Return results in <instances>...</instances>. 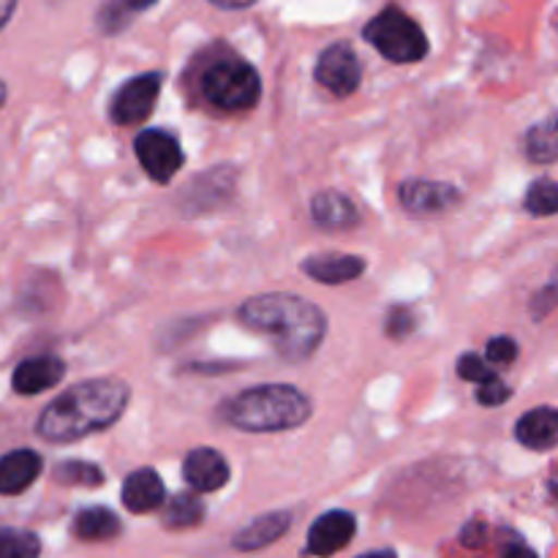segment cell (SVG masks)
Returning <instances> with one entry per match:
<instances>
[{"label":"cell","mask_w":558,"mask_h":558,"mask_svg":"<svg viewBox=\"0 0 558 558\" xmlns=\"http://www.w3.org/2000/svg\"><path fill=\"white\" fill-rule=\"evenodd\" d=\"M131 387L120 379H87L54 398L41 412L36 434L49 445H71L112 428L125 414Z\"/></svg>","instance_id":"cell-1"},{"label":"cell","mask_w":558,"mask_h":558,"mask_svg":"<svg viewBox=\"0 0 558 558\" xmlns=\"http://www.w3.org/2000/svg\"><path fill=\"white\" fill-rule=\"evenodd\" d=\"M238 319L248 330L267 336L283 360L303 363L314 357L327 336V316L319 305L300 294L270 292L245 300Z\"/></svg>","instance_id":"cell-2"},{"label":"cell","mask_w":558,"mask_h":558,"mask_svg":"<svg viewBox=\"0 0 558 558\" xmlns=\"http://www.w3.org/2000/svg\"><path fill=\"white\" fill-rule=\"evenodd\" d=\"M314 403L294 385H256L238 392L223 407L229 425L245 434H281L305 425Z\"/></svg>","instance_id":"cell-3"},{"label":"cell","mask_w":558,"mask_h":558,"mask_svg":"<svg viewBox=\"0 0 558 558\" xmlns=\"http://www.w3.org/2000/svg\"><path fill=\"white\" fill-rule=\"evenodd\" d=\"M202 96L223 112H248L262 98V76L243 58H221L202 74Z\"/></svg>","instance_id":"cell-4"},{"label":"cell","mask_w":558,"mask_h":558,"mask_svg":"<svg viewBox=\"0 0 558 558\" xmlns=\"http://www.w3.org/2000/svg\"><path fill=\"white\" fill-rule=\"evenodd\" d=\"M363 38L390 63L407 65V63H420V60L428 54L430 44L428 36L423 33V27L401 11L398 5H387L385 11L374 16L368 25L363 27Z\"/></svg>","instance_id":"cell-5"},{"label":"cell","mask_w":558,"mask_h":558,"mask_svg":"<svg viewBox=\"0 0 558 558\" xmlns=\"http://www.w3.org/2000/svg\"><path fill=\"white\" fill-rule=\"evenodd\" d=\"M163 74L161 71H145V74H136L131 80H125L123 85L114 90L112 101H109V120L120 129H131V125L145 123L153 114L158 96H161Z\"/></svg>","instance_id":"cell-6"},{"label":"cell","mask_w":558,"mask_h":558,"mask_svg":"<svg viewBox=\"0 0 558 558\" xmlns=\"http://www.w3.org/2000/svg\"><path fill=\"white\" fill-rule=\"evenodd\" d=\"M134 153L147 178L158 185H167L185 163V153L180 147V140L167 129L140 131L134 140Z\"/></svg>","instance_id":"cell-7"},{"label":"cell","mask_w":558,"mask_h":558,"mask_svg":"<svg viewBox=\"0 0 558 558\" xmlns=\"http://www.w3.org/2000/svg\"><path fill=\"white\" fill-rule=\"evenodd\" d=\"M314 76L327 93H332L338 98H347L363 82V63H360L357 52L347 41H336L327 49H322Z\"/></svg>","instance_id":"cell-8"},{"label":"cell","mask_w":558,"mask_h":558,"mask_svg":"<svg viewBox=\"0 0 558 558\" xmlns=\"http://www.w3.org/2000/svg\"><path fill=\"white\" fill-rule=\"evenodd\" d=\"M398 199H401L403 210L412 213V216H441V213H450L461 205V191L452 183H441V180H425L414 178L401 183L398 189Z\"/></svg>","instance_id":"cell-9"},{"label":"cell","mask_w":558,"mask_h":558,"mask_svg":"<svg viewBox=\"0 0 558 558\" xmlns=\"http://www.w3.org/2000/svg\"><path fill=\"white\" fill-rule=\"evenodd\" d=\"M234 174L232 167H213L205 169L199 178L183 191V213L185 216H199V213L218 210L234 196Z\"/></svg>","instance_id":"cell-10"},{"label":"cell","mask_w":558,"mask_h":558,"mask_svg":"<svg viewBox=\"0 0 558 558\" xmlns=\"http://www.w3.org/2000/svg\"><path fill=\"white\" fill-rule=\"evenodd\" d=\"M357 534V518L349 510H330L316 518L308 529L305 554L316 558H330L347 548Z\"/></svg>","instance_id":"cell-11"},{"label":"cell","mask_w":558,"mask_h":558,"mask_svg":"<svg viewBox=\"0 0 558 558\" xmlns=\"http://www.w3.org/2000/svg\"><path fill=\"white\" fill-rule=\"evenodd\" d=\"M227 458L213 447H194L183 458V480L194 494H216L229 483Z\"/></svg>","instance_id":"cell-12"},{"label":"cell","mask_w":558,"mask_h":558,"mask_svg":"<svg viewBox=\"0 0 558 558\" xmlns=\"http://www.w3.org/2000/svg\"><path fill=\"white\" fill-rule=\"evenodd\" d=\"M65 363L58 354H36V357L22 360L11 374V387L16 396H41L63 381Z\"/></svg>","instance_id":"cell-13"},{"label":"cell","mask_w":558,"mask_h":558,"mask_svg":"<svg viewBox=\"0 0 558 558\" xmlns=\"http://www.w3.org/2000/svg\"><path fill=\"white\" fill-rule=\"evenodd\" d=\"M120 499H123V507L129 512L145 515V512L163 507V501H167V485H163L161 474L156 469H134L125 477L123 488H120Z\"/></svg>","instance_id":"cell-14"},{"label":"cell","mask_w":558,"mask_h":558,"mask_svg":"<svg viewBox=\"0 0 558 558\" xmlns=\"http://www.w3.org/2000/svg\"><path fill=\"white\" fill-rule=\"evenodd\" d=\"M311 221L325 232H347L360 223V210L343 191H319L311 199Z\"/></svg>","instance_id":"cell-15"},{"label":"cell","mask_w":558,"mask_h":558,"mask_svg":"<svg viewBox=\"0 0 558 558\" xmlns=\"http://www.w3.org/2000/svg\"><path fill=\"white\" fill-rule=\"evenodd\" d=\"M365 259L354 254H314L303 262V272L314 278L316 283L325 287H341V283H352L365 272Z\"/></svg>","instance_id":"cell-16"},{"label":"cell","mask_w":558,"mask_h":558,"mask_svg":"<svg viewBox=\"0 0 558 558\" xmlns=\"http://www.w3.org/2000/svg\"><path fill=\"white\" fill-rule=\"evenodd\" d=\"M518 445L534 452H550L558 445V412L554 407H537L521 414L512 428Z\"/></svg>","instance_id":"cell-17"},{"label":"cell","mask_w":558,"mask_h":558,"mask_svg":"<svg viewBox=\"0 0 558 558\" xmlns=\"http://www.w3.org/2000/svg\"><path fill=\"white\" fill-rule=\"evenodd\" d=\"M44 458L36 450H11L0 458V496H20L41 477Z\"/></svg>","instance_id":"cell-18"},{"label":"cell","mask_w":558,"mask_h":558,"mask_svg":"<svg viewBox=\"0 0 558 558\" xmlns=\"http://www.w3.org/2000/svg\"><path fill=\"white\" fill-rule=\"evenodd\" d=\"M289 526H292V512H283V510L267 512V515L254 518L248 526L240 529V532L232 537V545L234 550L254 554V550L270 548L272 543H278V539L289 532Z\"/></svg>","instance_id":"cell-19"},{"label":"cell","mask_w":558,"mask_h":558,"mask_svg":"<svg viewBox=\"0 0 558 558\" xmlns=\"http://www.w3.org/2000/svg\"><path fill=\"white\" fill-rule=\"evenodd\" d=\"M120 518L109 507H85L71 521V534L82 543H109L120 537Z\"/></svg>","instance_id":"cell-20"},{"label":"cell","mask_w":558,"mask_h":558,"mask_svg":"<svg viewBox=\"0 0 558 558\" xmlns=\"http://www.w3.org/2000/svg\"><path fill=\"white\" fill-rule=\"evenodd\" d=\"M205 518V501L199 494L189 490V494H178L167 501L163 510V526L167 529H194L199 526Z\"/></svg>","instance_id":"cell-21"},{"label":"cell","mask_w":558,"mask_h":558,"mask_svg":"<svg viewBox=\"0 0 558 558\" xmlns=\"http://www.w3.org/2000/svg\"><path fill=\"white\" fill-rule=\"evenodd\" d=\"M526 156L534 163H554L558 158V140H556V118H545L543 123L534 125L526 136Z\"/></svg>","instance_id":"cell-22"},{"label":"cell","mask_w":558,"mask_h":558,"mask_svg":"<svg viewBox=\"0 0 558 558\" xmlns=\"http://www.w3.org/2000/svg\"><path fill=\"white\" fill-rule=\"evenodd\" d=\"M523 207L532 213L534 218H550L558 213V185L554 178H537L526 189L523 196Z\"/></svg>","instance_id":"cell-23"},{"label":"cell","mask_w":558,"mask_h":558,"mask_svg":"<svg viewBox=\"0 0 558 558\" xmlns=\"http://www.w3.org/2000/svg\"><path fill=\"white\" fill-rule=\"evenodd\" d=\"M153 3H156V0H109V3L98 11V27H101L104 33L123 31L131 22V16L150 9Z\"/></svg>","instance_id":"cell-24"},{"label":"cell","mask_w":558,"mask_h":558,"mask_svg":"<svg viewBox=\"0 0 558 558\" xmlns=\"http://www.w3.org/2000/svg\"><path fill=\"white\" fill-rule=\"evenodd\" d=\"M54 480L69 488H98L104 485V472L90 461H63L54 466Z\"/></svg>","instance_id":"cell-25"},{"label":"cell","mask_w":558,"mask_h":558,"mask_svg":"<svg viewBox=\"0 0 558 558\" xmlns=\"http://www.w3.org/2000/svg\"><path fill=\"white\" fill-rule=\"evenodd\" d=\"M41 539L27 529H0V558H38Z\"/></svg>","instance_id":"cell-26"},{"label":"cell","mask_w":558,"mask_h":558,"mask_svg":"<svg viewBox=\"0 0 558 558\" xmlns=\"http://www.w3.org/2000/svg\"><path fill=\"white\" fill-rule=\"evenodd\" d=\"M417 330V314L409 305H392L385 316V332L392 341H401V338L412 336Z\"/></svg>","instance_id":"cell-27"},{"label":"cell","mask_w":558,"mask_h":558,"mask_svg":"<svg viewBox=\"0 0 558 558\" xmlns=\"http://www.w3.org/2000/svg\"><path fill=\"white\" fill-rule=\"evenodd\" d=\"M518 354H521V347H518L515 338L496 336L490 338L488 349H485V363H488L490 368H507V365L515 363Z\"/></svg>","instance_id":"cell-28"},{"label":"cell","mask_w":558,"mask_h":558,"mask_svg":"<svg viewBox=\"0 0 558 558\" xmlns=\"http://www.w3.org/2000/svg\"><path fill=\"white\" fill-rule=\"evenodd\" d=\"M458 376H461L463 381H472V385H485V381H490L499 374H496V368H490V365L485 363V357L466 352L458 360Z\"/></svg>","instance_id":"cell-29"},{"label":"cell","mask_w":558,"mask_h":558,"mask_svg":"<svg viewBox=\"0 0 558 558\" xmlns=\"http://www.w3.org/2000/svg\"><path fill=\"white\" fill-rule=\"evenodd\" d=\"M477 403L480 407H488V409H496V407H505L507 401L512 398V387L507 385L505 379H499V376H494L490 381H485V385H477Z\"/></svg>","instance_id":"cell-30"},{"label":"cell","mask_w":558,"mask_h":558,"mask_svg":"<svg viewBox=\"0 0 558 558\" xmlns=\"http://www.w3.org/2000/svg\"><path fill=\"white\" fill-rule=\"evenodd\" d=\"M554 308H556V281H550L532 298V316L539 322L545 319V316H550V311Z\"/></svg>","instance_id":"cell-31"},{"label":"cell","mask_w":558,"mask_h":558,"mask_svg":"<svg viewBox=\"0 0 558 558\" xmlns=\"http://www.w3.org/2000/svg\"><path fill=\"white\" fill-rule=\"evenodd\" d=\"M461 539H463V545H466V548H480V545L485 543V526L480 521L466 523Z\"/></svg>","instance_id":"cell-32"},{"label":"cell","mask_w":558,"mask_h":558,"mask_svg":"<svg viewBox=\"0 0 558 558\" xmlns=\"http://www.w3.org/2000/svg\"><path fill=\"white\" fill-rule=\"evenodd\" d=\"M501 558H539V556L534 554L523 539L512 537L510 543H505V548H501Z\"/></svg>","instance_id":"cell-33"},{"label":"cell","mask_w":558,"mask_h":558,"mask_svg":"<svg viewBox=\"0 0 558 558\" xmlns=\"http://www.w3.org/2000/svg\"><path fill=\"white\" fill-rule=\"evenodd\" d=\"M213 5H218V9H227V11H243L248 9V5H254L256 0H210Z\"/></svg>","instance_id":"cell-34"},{"label":"cell","mask_w":558,"mask_h":558,"mask_svg":"<svg viewBox=\"0 0 558 558\" xmlns=\"http://www.w3.org/2000/svg\"><path fill=\"white\" fill-rule=\"evenodd\" d=\"M16 3H20V0H0V31H3L5 22L11 20V14H14Z\"/></svg>","instance_id":"cell-35"},{"label":"cell","mask_w":558,"mask_h":558,"mask_svg":"<svg viewBox=\"0 0 558 558\" xmlns=\"http://www.w3.org/2000/svg\"><path fill=\"white\" fill-rule=\"evenodd\" d=\"M357 558H398V554L392 548H381V550H371V554H363Z\"/></svg>","instance_id":"cell-36"},{"label":"cell","mask_w":558,"mask_h":558,"mask_svg":"<svg viewBox=\"0 0 558 558\" xmlns=\"http://www.w3.org/2000/svg\"><path fill=\"white\" fill-rule=\"evenodd\" d=\"M3 104H5V82L0 80V107H3Z\"/></svg>","instance_id":"cell-37"}]
</instances>
